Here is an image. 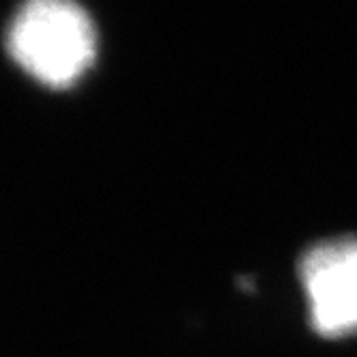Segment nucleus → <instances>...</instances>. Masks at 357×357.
I'll return each mask as SVG.
<instances>
[{
    "label": "nucleus",
    "mask_w": 357,
    "mask_h": 357,
    "mask_svg": "<svg viewBox=\"0 0 357 357\" xmlns=\"http://www.w3.org/2000/svg\"><path fill=\"white\" fill-rule=\"evenodd\" d=\"M11 59L47 86H69L95 59V26L69 0H29L9 20Z\"/></svg>",
    "instance_id": "obj_1"
},
{
    "label": "nucleus",
    "mask_w": 357,
    "mask_h": 357,
    "mask_svg": "<svg viewBox=\"0 0 357 357\" xmlns=\"http://www.w3.org/2000/svg\"><path fill=\"white\" fill-rule=\"evenodd\" d=\"M297 273L317 334L325 338L357 334V235L310 245L301 254Z\"/></svg>",
    "instance_id": "obj_2"
}]
</instances>
